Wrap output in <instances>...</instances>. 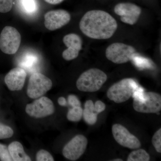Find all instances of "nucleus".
Wrapping results in <instances>:
<instances>
[{
	"label": "nucleus",
	"mask_w": 161,
	"mask_h": 161,
	"mask_svg": "<svg viewBox=\"0 0 161 161\" xmlns=\"http://www.w3.org/2000/svg\"><path fill=\"white\" fill-rule=\"evenodd\" d=\"M118 27L117 22L107 12L92 10L87 12L79 23L80 30L88 37L107 40L112 37Z\"/></svg>",
	"instance_id": "nucleus-1"
},
{
	"label": "nucleus",
	"mask_w": 161,
	"mask_h": 161,
	"mask_svg": "<svg viewBox=\"0 0 161 161\" xmlns=\"http://www.w3.org/2000/svg\"><path fill=\"white\" fill-rule=\"evenodd\" d=\"M108 78L104 72L98 69H91L80 75L76 82L79 91L94 92L100 90Z\"/></svg>",
	"instance_id": "nucleus-2"
},
{
	"label": "nucleus",
	"mask_w": 161,
	"mask_h": 161,
	"mask_svg": "<svg viewBox=\"0 0 161 161\" xmlns=\"http://www.w3.org/2000/svg\"><path fill=\"white\" fill-rule=\"evenodd\" d=\"M139 86L132 78H125L112 86L107 92L110 100L117 103L125 102L132 97Z\"/></svg>",
	"instance_id": "nucleus-3"
},
{
	"label": "nucleus",
	"mask_w": 161,
	"mask_h": 161,
	"mask_svg": "<svg viewBox=\"0 0 161 161\" xmlns=\"http://www.w3.org/2000/svg\"><path fill=\"white\" fill-rule=\"evenodd\" d=\"M136 53L133 47L121 43H114L107 47L106 57L113 63L122 64L132 60Z\"/></svg>",
	"instance_id": "nucleus-4"
},
{
	"label": "nucleus",
	"mask_w": 161,
	"mask_h": 161,
	"mask_svg": "<svg viewBox=\"0 0 161 161\" xmlns=\"http://www.w3.org/2000/svg\"><path fill=\"white\" fill-rule=\"evenodd\" d=\"M21 36L17 30L10 26L3 28L0 35V49L7 54H14L18 51Z\"/></svg>",
	"instance_id": "nucleus-5"
},
{
	"label": "nucleus",
	"mask_w": 161,
	"mask_h": 161,
	"mask_svg": "<svg viewBox=\"0 0 161 161\" xmlns=\"http://www.w3.org/2000/svg\"><path fill=\"white\" fill-rule=\"evenodd\" d=\"M50 79L40 73L32 74L27 86V95L31 98H38L43 96L52 88Z\"/></svg>",
	"instance_id": "nucleus-6"
},
{
	"label": "nucleus",
	"mask_w": 161,
	"mask_h": 161,
	"mask_svg": "<svg viewBox=\"0 0 161 161\" xmlns=\"http://www.w3.org/2000/svg\"><path fill=\"white\" fill-rule=\"evenodd\" d=\"M26 113L31 117L41 118L53 114L55 107L51 100L46 97H40L26 107Z\"/></svg>",
	"instance_id": "nucleus-7"
},
{
	"label": "nucleus",
	"mask_w": 161,
	"mask_h": 161,
	"mask_svg": "<svg viewBox=\"0 0 161 161\" xmlns=\"http://www.w3.org/2000/svg\"><path fill=\"white\" fill-rule=\"evenodd\" d=\"M88 141L85 136L78 135L66 144L63 148L64 156L71 161H76L83 155L86 150Z\"/></svg>",
	"instance_id": "nucleus-8"
},
{
	"label": "nucleus",
	"mask_w": 161,
	"mask_h": 161,
	"mask_svg": "<svg viewBox=\"0 0 161 161\" xmlns=\"http://www.w3.org/2000/svg\"><path fill=\"white\" fill-rule=\"evenodd\" d=\"M112 132L115 140L122 147L132 150L141 147L139 140L120 124H115L112 126Z\"/></svg>",
	"instance_id": "nucleus-9"
},
{
	"label": "nucleus",
	"mask_w": 161,
	"mask_h": 161,
	"mask_svg": "<svg viewBox=\"0 0 161 161\" xmlns=\"http://www.w3.org/2000/svg\"><path fill=\"white\" fill-rule=\"evenodd\" d=\"M115 14L120 17L123 23L133 25L138 21L142 9L135 4L130 3H119L114 7Z\"/></svg>",
	"instance_id": "nucleus-10"
},
{
	"label": "nucleus",
	"mask_w": 161,
	"mask_h": 161,
	"mask_svg": "<svg viewBox=\"0 0 161 161\" xmlns=\"http://www.w3.org/2000/svg\"><path fill=\"white\" fill-rule=\"evenodd\" d=\"M146 99L143 103L133 101V107L136 111L141 113H155L161 110V96L153 92H145Z\"/></svg>",
	"instance_id": "nucleus-11"
},
{
	"label": "nucleus",
	"mask_w": 161,
	"mask_h": 161,
	"mask_svg": "<svg viewBox=\"0 0 161 161\" xmlns=\"http://www.w3.org/2000/svg\"><path fill=\"white\" fill-rule=\"evenodd\" d=\"M44 26L50 31L60 29L69 23L71 16L64 9H57L47 12L44 15Z\"/></svg>",
	"instance_id": "nucleus-12"
},
{
	"label": "nucleus",
	"mask_w": 161,
	"mask_h": 161,
	"mask_svg": "<svg viewBox=\"0 0 161 161\" xmlns=\"http://www.w3.org/2000/svg\"><path fill=\"white\" fill-rule=\"evenodd\" d=\"M63 43L67 48L64 51L62 57L68 61L76 59L82 48V41L78 35L71 33L64 37Z\"/></svg>",
	"instance_id": "nucleus-13"
},
{
	"label": "nucleus",
	"mask_w": 161,
	"mask_h": 161,
	"mask_svg": "<svg viewBox=\"0 0 161 161\" xmlns=\"http://www.w3.org/2000/svg\"><path fill=\"white\" fill-rule=\"evenodd\" d=\"M26 76L25 70L18 67L11 69L6 75L5 82L10 91H21L24 86Z\"/></svg>",
	"instance_id": "nucleus-14"
},
{
	"label": "nucleus",
	"mask_w": 161,
	"mask_h": 161,
	"mask_svg": "<svg viewBox=\"0 0 161 161\" xmlns=\"http://www.w3.org/2000/svg\"><path fill=\"white\" fill-rule=\"evenodd\" d=\"M9 153L13 161H31L30 157L24 151L23 145L19 142H14L8 147Z\"/></svg>",
	"instance_id": "nucleus-15"
},
{
	"label": "nucleus",
	"mask_w": 161,
	"mask_h": 161,
	"mask_svg": "<svg viewBox=\"0 0 161 161\" xmlns=\"http://www.w3.org/2000/svg\"><path fill=\"white\" fill-rule=\"evenodd\" d=\"M98 115V113L95 112L93 101L91 100H87L85 104L82 116L86 122L89 125H94L97 122Z\"/></svg>",
	"instance_id": "nucleus-16"
},
{
	"label": "nucleus",
	"mask_w": 161,
	"mask_h": 161,
	"mask_svg": "<svg viewBox=\"0 0 161 161\" xmlns=\"http://www.w3.org/2000/svg\"><path fill=\"white\" fill-rule=\"evenodd\" d=\"M150 156L146 150L138 149L132 151L128 156L127 161H149Z\"/></svg>",
	"instance_id": "nucleus-17"
},
{
	"label": "nucleus",
	"mask_w": 161,
	"mask_h": 161,
	"mask_svg": "<svg viewBox=\"0 0 161 161\" xmlns=\"http://www.w3.org/2000/svg\"><path fill=\"white\" fill-rule=\"evenodd\" d=\"M82 116L83 109L81 107H75L69 111L67 118L70 121L77 122L80 120Z\"/></svg>",
	"instance_id": "nucleus-18"
},
{
	"label": "nucleus",
	"mask_w": 161,
	"mask_h": 161,
	"mask_svg": "<svg viewBox=\"0 0 161 161\" xmlns=\"http://www.w3.org/2000/svg\"><path fill=\"white\" fill-rule=\"evenodd\" d=\"M21 4L24 11L28 14H32L36 11V0H21Z\"/></svg>",
	"instance_id": "nucleus-19"
},
{
	"label": "nucleus",
	"mask_w": 161,
	"mask_h": 161,
	"mask_svg": "<svg viewBox=\"0 0 161 161\" xmlns=\"http://www.w3.org/2000/svg\"><path fill=\"white\" fill-rule=\"evenodd\" d=\"M13 134V130L10 127L0 123V139L10 138Z\"/></svg>",
	"instance_id": "nucleus-20"
},
{
	"label": "nucleus",
	"mask_w": 161,
	"mask_h": 161,
	"mask_svg": "<svg viewBox=\"0 0 161 161\" xmlns=\"http://www.w3.org/2000/svg\"><path fill=\"white\" fill-rule=\"evenodd\" d=\"M152 142L158 152H161V129L158 130L153 136Z\"/></svg>",
	"instance_id": "nucleus-21"
},
{
	"label": "nucleus",
	"mask_w": 161,
	"mask_h": 161,
	"mask_svg": "<svg viewBox=\"0 0 161 161\" xmlns=\"http://www.w3.org/2000/svg\"><path fill=\"white\" fill-rule=\"evenodd\" d=\"M36 160L37 161H54L53 158L48 151L41 150L37 153Z\"/></svg>",
	"instance_id": "nucleus-22"
},
{
	"label": "nucleus",
	"mask_w": 161,
	"mask_h": 161,
	"mask_svg": "<svg viewBox=\"0 0 161 161\" xmlns=\"http://www.w3.org/2000/svg\"><path fill=\"white\" fill-rule=\"evenodd\" d=\"M0 160L2 161H12V159L8 147L0 143Z\"/></svg>",
	"instance_id": "nucleus-23"
},
{
	"label": "nucleus",
	"mask_w": 161,
	"mask_h": 161,
	"mask_svg": "<svg viewBox=\"0 0 161 161\" xmlns=\"http://www.w3.org/2000/svg\"><path fill=\"white\" fill-rule=\"evenodd\" d=\"M13 0H0V13H6L11 10Z\"/></svg>",
	"instance_id": "nucleus-24"
},
{
	"label": "nucleus",
	"mask_w": 161,
	"mask_h": 161,
	"mask_svg": "<svg viewBox=\"0 0 161 161\" xmlns=\"http://www.w3.org/2000/svg\"><path fill=\"white\" fill-rule=\"evenodd\" d=\"M132 97L134 98V100L137 101L139 102L143 103L146 99L144 89L139 86L133 92Z\"/></svg>",
	"instance_id": "nucleus-25"
},
{
	"label": "nucleus",
	"mask_w": 161,
	"mask_h": 161,
	"mask_svg": "<svg viewBox=\"0 0 161 161\" xmlns=\"http://www.w3.org/2000/svg\"><path fill=\"white\" fill-rule=\"evenodd\" d=\"M69 103L72 107H80L81 104L79 99L75 95H69L68 98Z\"/></svg>",
	"instance_id": "nucleus-26"
},
{
	"label": "nucleus",
	"mask_w": 161,
	"mask_h": 161,
	"mask_svg": "<svg viewBox=\"0 0 161 161\" xmlns=\"http://www.w3.org/2000/svg\"><path fill=\"white\" fill-rule=\"evenodd\" d=\"M94 106H95V112H97L98 114L103 112L106 109L105 104L101 101H97L95 102V104H94Z\"/></svg>",
	"instance_id": "nucleus-27"
},
{
	"label": "nucleus",
	"mask_w": 161,
	"mask_h": 161,
	"mask_svg": "<svg viewBox=\"0 0 161 161\" xmlns=\"http://www.w3.org/2000/svg\"><path fill=\"white\" fill-rule=\"evenodd\" d=\"M58 103L61 106H65L67 104L66 99L63 97H60L58 98Z\"/></svg>",
	"instance_id": "nucleus-28"
},
{
	"label": "nucleus",
	"mask_w": 161,
	"mask_h": 161,
	"mask_svg": "<svg viewBox=\"0 0 161 161\" xmlns=\"http://www.w3.org/2000/svg\"><path fill=\"white\" fill-rule=\"evenodd\" d=\"M46 3L52 5H57L62 3L64 0H44Z\"/></svg>",
	"instance_id": "nucleus-29"
},
{
	"label": "nucleus",
	"mask_w": 161,
	"mask_h": 161,
	"mask_svg": "<svg viewBox=\"0 0 161 161\" xmlns=\"http://www.w3.org/2000/svg\"><path fill=\"white\" fill-rule=\"evenodd\" d=\"M112 161H123V160L122 159H121L117 158V159H115L112 160Z\"/></svg>",
	"instance_id": "nucleus-30"
}]
</instances>
